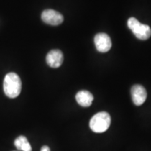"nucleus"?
Here are the masks:
<instances>
[{"instance_id": "39448f33", "label": "nucleus", "mask_w": 151, "mask_h": 151, "mask_svg": "<svg viewBox=\"0 0 151 151\" xmlns=\"http://www.w3.org/2000/svg\"><path fill=\"white\" fill-rule=\"evenodd\" d=\"M94 44L100 52H106L110 50L112 46L111 38L105 33H99L94 37Z\"/></svg>"}, {"instance_id": "6e6552de", "label": "nucleus", "mask_w": 151, "mask_h": 151, "mask_svg": "<svg viewBox=\"0 0 151 151\" xmlns=\"http://www.w3.org/2000/svg\"><path fill=\"white\" fill-rule=\"evenodd\" d=\"M77 103L83 107H88L91 106L94 97L92 93L87 90H81L76 95Z\"/></svg>"}, {"instance_id": "f257e3e1", "label": "nucleus", "mask_w": 151, "mask_h": 151, "mask_svg": "<svg viewBox=\"0 0 151 151\" xmlns=\"http://www.w3.org/2000/svg\"><path fill=\"white\" fill-rule=\"evenodd\" d=\"M22 89V82L16 73H9L4 80V91L9 98H16L20 94Z\"/></svg>"}, {"instance_id": "1a4fd4ad", "label": "nucleus", "mask_w": 151, "mask_h": 151, "mask_svg": "<svg viewBox=\"0 0 151 151\" xmlns=\"http://www.w3.org/2000/svg\"><path fill=\"white\" fill-rule=\"evenodd\" d=\"M14 145L16 148L21 151H32L31 145L27 139V138L24 136H20L14 141Z\"/></svg>"}, {"instance_id": "f03ea898", "label": "nucleus", "mask_w": 151, "mask_h": 151, "mask_svg": "<svg viewBox=\"0 0 151 151\" xmlns=\"http://www.w3.org/2000/svg\"><path fill=\"white\" fill-rule=\"evenodd\" d=\"M111 119L110 115L105 111L97 113L90 121V127L95 133H103L110 127Z\"/></svg>"}, {"instance_id": "20e7f679", "label": "nucleus", "mask_w": 151, "mask_h": 151, "mask_svg": "<svg viewBox=\"0 0 151 151\" xmlns=\"http://www.w3.org/2000/svg\"><path fill=\"white\" fill-rule=\"evenodd\" d=\"M41 19L45 23L57 26L63 22L64 17L60 13L53 9H46L41 14Z\"/></svg>"}, {"instance_id": "7ed1b4c3", "label": "nucleus", "mask_w": 151, "mask_h": 151, "mask_svg": "<svg viewBox=\"0 0 151 151\" xmlns=\"http://www.w3.org/2000/svg\"><path fill=\"white\" fill-rule=\"evenodd\" d=\"M127 26L137 39L147 40L151 36V29L147 24L141 23L137 18H130L127 20Z\"/></svg>"}, {"instance_id": "0eeeda50", "label": "nucleus", "mask_w": 151, "mask_h": 151, "mask_svg": "<svg viewBox=\"0 0 151 151\" xmlns=\"http://www.w3.org/2000/svg\"><path fill=\"white\" fill-rule=\"evenodd\" d=\"M46 62L49 67L58 68L63 63L64 56L61 50L55 49L50 50L46 55Z\"/></svg>"}, {"instance_id": "423d86ee", "label": "nucleus", "mask_w": 151, "mask_h": 151, "mask_svg": "<svg viewBox=\"0 0 151 151\" xmlns=\"http://www.w3.org/2000/svg\"><path fill=\"white\" fill-rule=\"evenodd\" d=\"M131 95L133 103L136 106H141L146 101L147 92L145 88L141 85H134L131 88Z\"/></svg>"}, {"instance_id": "9d476101", "label": "nucleus", "mask_w": 151, "mask_h": 151, "mask_svg": "<svg viewBox=\"0 0 151 151\" xmlns=\"http://www.w3.org/2000/svg\"><path fill=\"white\" fill-rule=\"evenodd\" d=\"M41 151H50V149L48 146H43L41 148Z\"/></svg>"}]
</instances>
